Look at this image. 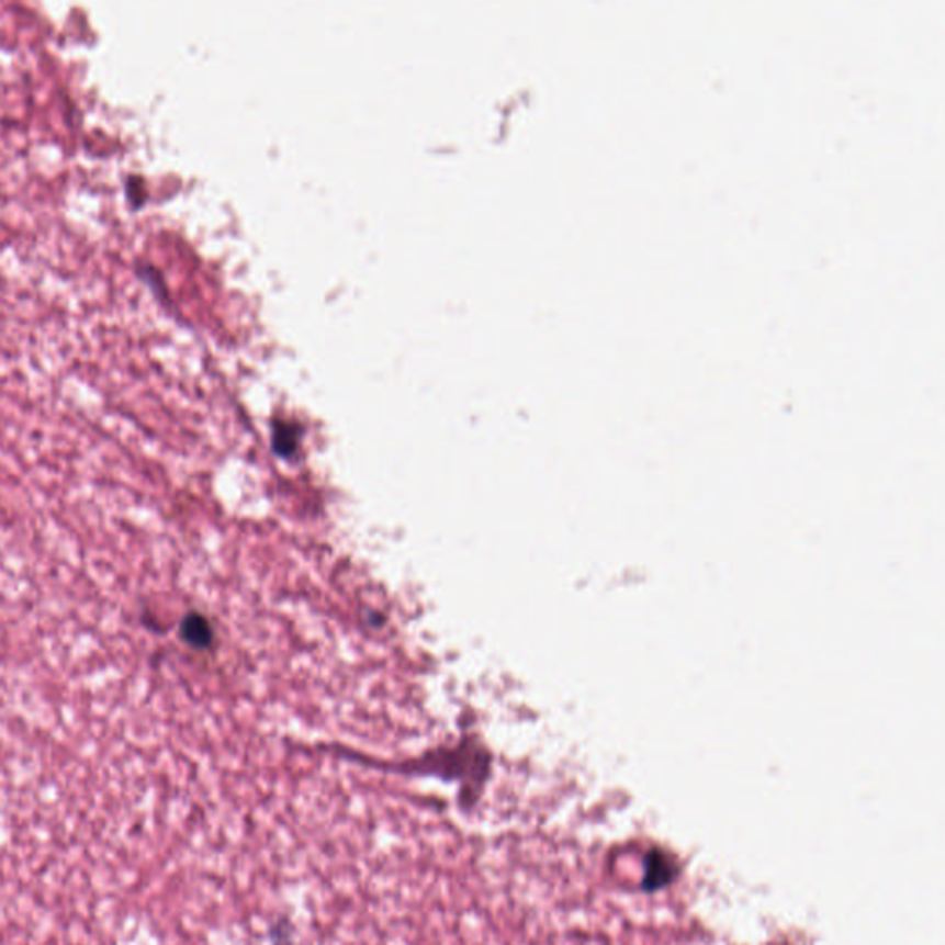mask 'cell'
Instances as JSON below:
<instances>
[{
    "mask_svg": "<svg viewBox=\"0 0 945 945\" xmlns=\"http://www.w3.org/2000/svg\"><path fill=\"white\" fill-rule=\"evenodd\" d=\"M679 876L678 858L663 847H652L643 858V892H660L673 885Z\"/></svg>",
    "mask_w": 945,
    "mask_h": 945,
    "instance_id": "cell-1",
    "label": "cell"
},
{
    "mask_svg": "<svg viewBox=\"0 0 945 945\" xmlns=\"http://www.w3.org/2000/svg\"><path fill=\"white\" fill-rule=\"evenodd\" d=\"M181 638L194 649H207L213 641V632L202 615L191 614L181 622Z\"/></svg>",
    "mask_w": 945,
    "mask_h": 945,
    "instance_id": "cell-2",
    "label": "cell"
},
{
    "mask_svg": "<svg viewBox=\"0 0 945 945\" xmlns=\"http://www.w3.org/2000/svg\"><path fill=\"white\" fill-rule=\"evenodd\" d=\"M145 181L139 176H130L126 180V196L134 207H140L146 200Z\"/></svg>",
    "mask_w": 945,
    "mask_h": 945,
    "instance_id": "cell-3",
    "label": "cell"
},
{
    "mask_svg": "<svg viewBox=\"0 0 945 945\" xmlns=\"http://www.w3.org/2000/svg\"><path fill=\"white\" fill-rule=\"evenodd\" d=\"M294 436L291 435V429L289 427H283V430H278V438H275V447L279 449V453H291L292 449H294Z\"/></svg>",
    "mask_w": 945,
    "mask_h": 945,
    "instance_id": "cell-4",
    "label": "cell"
}]
</instances>
